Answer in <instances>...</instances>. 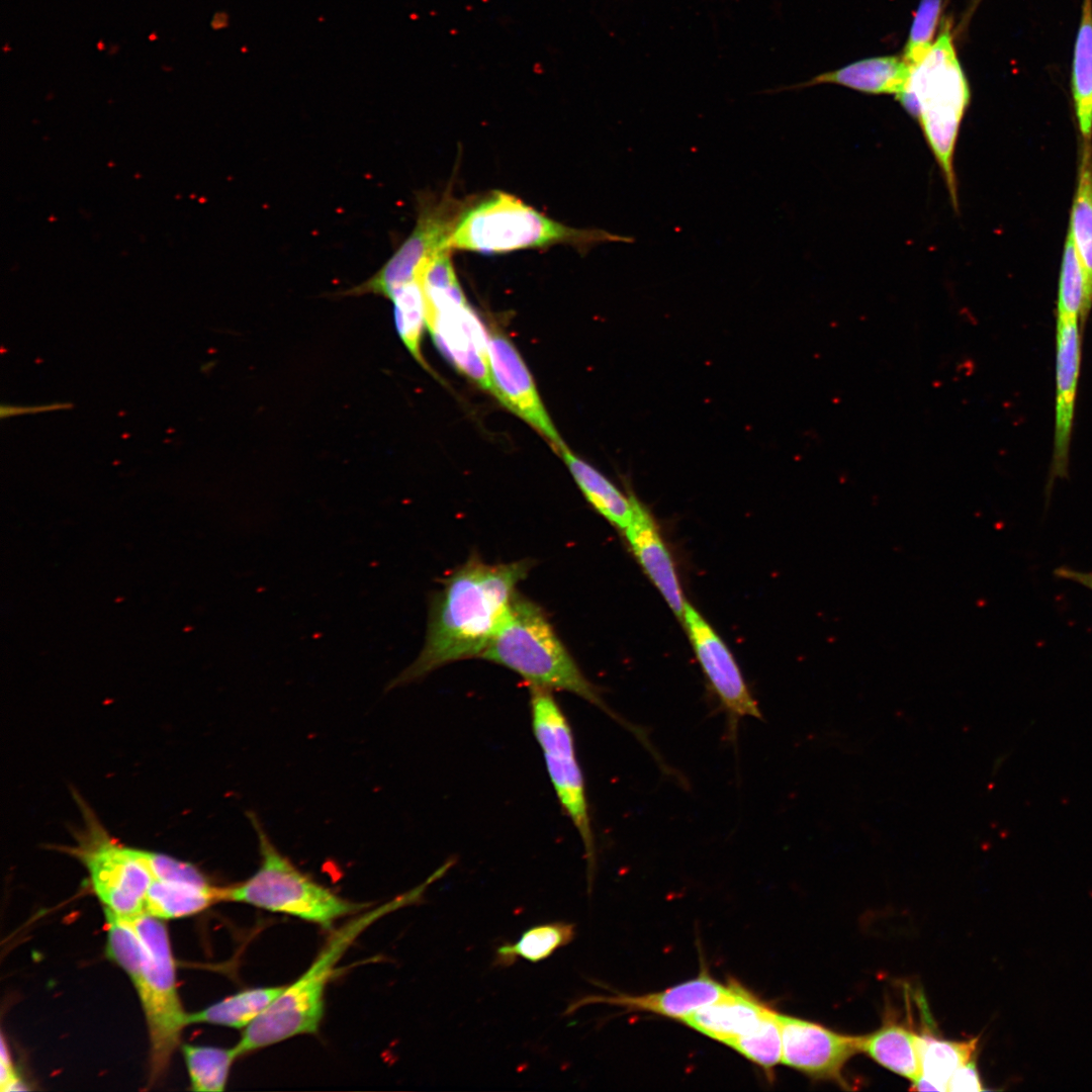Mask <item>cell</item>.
<instances>
[{
  "label": "cell",
  "instance_id": "obj_1",
  "mask_svg": "<svg viewBox=\"0 0 1092 1092\" xmlns=\"http://www.w3.org/2000/svg\"><path fill=\"white\" fill-rule=\"evenodd\" d=\"M531 566L526 559L488 564L471 557L455 569L431 601L423 649L389 689L423 678L447 663L479 657Z\"/></svg>",
  "mask_w": 1092,
  "mask_h": 1092
},
{
  "label": "cell",
  "instance_id": "obj_2",
  "mask_svg": "<svg viewBox=\"0 0 1092 1092\" xmlns=\"http://www.w3.org/2000/svg\"><path fill=\"white\" fill-rule=\"evenodd\" d=\"M438 869L414 889L359 913L334 929L308 968L281 993L242 1033L234 1046L238 1057L296 1035L316 1033L325 1014L327 988L338 963L349 947L383 916L422 900L427 888L443 877Z\"/></svg>",
  "mask_w": 1092,
  "mask_h": 1092
},
{
  "label": "cell",
  "instance_id": "obj_3",
  "mask_svg": "<svg viewBox=\"0 0 1092 1092\" xmlns=\"http://www.w3.org/2000/svg\"><path fill=\"white\" fill-rule=\"evenodd\" d=\"M482 659L503 665L521 675L530 687L574 694L603 710L646 741L641 729L622 720L603 700L598 688L582 673L563 645L543 610L517 594L492 636Z\"/></svg>",
  "mask_w": 1092,
  "mask_h": 1092
},
{
  "label": "cell",
  "instance_id": "obj_4",
  "mask_svg": "<svg viewBox=\"0 0 1092 1092\" xmlns=\"http://www.w3.org/2000/svg\"><path fill=\"white\" fill-rule=\"evenodd\" d=\"M898 102L920 124L940 168L956 210L959 207L953 159L960 127L971 101V89L957 57L950 22L926 56L912 67Z\"/></svg>",
  "mask_w": 1092,
  "mask_h": 1092
},
{
  "label": "cell",
  "instance_id": "obj_5",
  "mask_svg": "<svg viewBox=\"0 0 1092 1092\" xmlns=\"http://www.w3.org/2000/svg\"><path fill=\"white\" fill-rule=\"evenodd\" d=\"M630 236L602 229H574L555 221L519 198L493 191L466 204L447 249L497 254L557 244L586 250L603 243H634Z\"/></svg>",
  "mask_w": 1092,
  "mask_h": 1092
},
{
  "label": "cell",
  "instance_id": "obj_6",
  "mask_svg": "<svg viewBox=\"0 0 1092 1092\" xmlns=\"http://www.w3.org/2000/svg\"><path fill=\"white\" fill-rule=\"evenodd\" d=\"M250 819L258 838L259 867L247 880L222 888L221 901L286 914L326 929L363 908L301 872L273 844L254 814Z\"/></svg>",
  "mask_w": 1092,
  "mask_h": 1092
},
{
  "label": "cell",
  "instance_id": "obj_7",
  "mask_svg": "<svg viewBox=\"0 0 1092 1092\" xmlns=\"http://www.w3.org/2000/svg\"><path fill=\"white\" fill-rule=\"evenodd\" d=\"M422 284L426 326L437 348L461 373L492 393L489 332L469 305L448 252L429 263Z\"/></svg>",
  "mask_w": 1092,
  "mask_h": 1092
},
{
  "label": "cell",
  "instance_id": "obj_8",
  "mask_svg": "<svg viewBox=\"0 0 1092 1092\" xmlns=\"http://www.w3.org/2000/svg\"><path fill=\"white\" fill-rule=\"evenodd\" d=\"M124 918L135 929L144 946L143 967L134 987L149 1027L151 1075L156 1080L168 1067L181 1030L188 1024L187 1014L178 997L174 961L165 925L160 918L147 911Z\"/></svg>",
  "mask_w": 1092,
  "mask_h": 1092
},
{
  "label": "cell",
  "instance_id": "obj_9",
  "mask_svg": "<svg viewBox=\"0 0 1092 1092\" xmlns=\"http://www.w3.org/2000/svg\"><path fill=\"white\" fill-rule=\"evenodd\" d=\"M530 695L533 731L558 801L582 841L590 884L596 868L595 837L572 730L550 690L530 687Z\"/></svg>",
  "mask_w": 1092,
  "mask_h": 1092
},
{
  "label": "cell",
  "instance_id": "obj_10",
  "mask_svg": "<svg viewBox=\"0 0 1092 1092\" xmlns=\"http://www.w3.org/2000/svg\"><path fill=\"white\" fill-rule=\"evenodd\" d=\"M82 809L85 828L77 835V845L66 850L86 867L92 888L106 908L122 917L145 911L146 895L154 878L138 848L121 844L87 806Z\"/></svg>",
  "mask_w": 1092,
  "mask_h": 1092
},
{
  "label": "cell",
  "instance_id": "obj_11",
  "mask_svg": "<svg viewBox=\"0 0 1092 1092\" xmlns=\"http://www.w3.org/2000/svg\"><path fill=\"white\" fill-rule=\"evenodd\" d=\"M465 206L449 194L422 201L416 225L396 252L374 275L342 295L389 298L398 287L421 279L428 264L441 252L449 251L448 240Z\"/></svg>",
  "mask_w": 1092,
  "mask_h": 1092
},
{
  "label": "cell",
  "instance_id": "obj_12",
  "mask_svg": "<svg viewBox=\"0 0 1092 1092\" xmlns=\"http://www.w3.org/2000/svg\"><path fill=\"white\" fill-rule=\"evenodd\" d=\"M682 623L698 661L727 714L729 729L734 735L741 718L762 717L758 705L729 648L689 602L686 603Z\"/></svg>",
  "mask_w": 1092,
  "mask_h": 1092
},
{
  "label": "cell",
  "instance_id": "obj_13",
  "mask_svg": "<svg viewBox=\"0 0 1092 1092\" xmlns=\"http://www.w3.org/2000/svg\"><path fill=\"white\" fill-rule=\"evenodd\" d=\"M488 360L492 393L545 438L555 452L560 453L565 444L541 400L522 356L502 332H489Z\"/></svg>",
  "mask_w": 1092,
  "mask_h": 1092
},
{
  "label": "cell",
  "instance_id": "obj_14",
  "mask_svg": "<svg viewBox=\"0 0 1092 1092\" xmlns=\"http://www.w3.org/2000/svg\"><path fill=\"white\" fill-rule=\"evenodd\" d=\"M782 1033V1062L815 1079L845 1085L842 1070L860 1052L861 1036L830 1030L818 1023L778 1013Z\"/></svg>",
  "mask_w": 1092,
  "mask_h": 1092
},
{
  "label": "cell",
  "instance_id": "obj_15",
  "mask_svg": "<svg viewBox=\"0 0 1092 1092\" xmlns=\"http://www.w3.org/2000/svg\"><path fill=\"white\" fill-rule=\"evenodd\" d=\"M1081 343L1078 317H1060L1056 333V411L1051 475L1046 494L1056 478L1068 475L1069 448L1080 368Z\"/></svg>",
  "mask_w": 1092,
  "mask_h": 1092
},
{
  "label": "cell",
  "instance_id": "obj_16",
  "mask_svg": "<svg viewBox=\"0 0 1092 1092\" xmlns=\"http://www.w3.org/2000/svg\"><path fill=\"white\" fill-rule=\"evenodd\" d=\"M624 535L641 566L682 622L685 600L671 555L648 510L633 494V516Z\"/></svg>",
  "mask_w": 1092,
  "mask_h": 1092
},
{
  "label": "cell",
  "instance_id": "obj_17",
  "mask_svg": "<svg viewBox=\"0 0 1092 1092\" xmlns=\"http://www.w3.org/2000/svg\"><path fill=\"white\" fill-rule=\"evenodd\" d=\"M726 989L727 986L703 973L696 979L653 994L641 996L619 994L609 997L586 996L572 1002L567 1007L565 1014H570L586 1004L608 1003L684 1020L700 1008L716 1001Z\"/></svg>",
  "mask_w": 1092,
  "mask_h": 1092
},
{
  "label": "cell",
  "instance_id": "obj_18",
  "mask_svg": "<svg viewBox=\"0 0 1092 1092\" xmlns=\"http://www.w3.org/2000/svg\"><path fill=\"white\" fill-rule=\"evenodd\" d=\"M769 1008L742 987L728 985L716 1001L700 1008L682 1021L699 1032L728 1045L753 1029Z\"/></svg>",
  "mask_w": 1092,
  "mask_h": 1092
},
{
  "label": "cell",
  "instance_id": "obj_19",
  "mask_svg": "<svg viewBox=\"0 0 1092 1092\" xmlns=\"http://www.w3.org/2000/svg\"><path fill=\"white\" fill-rule=\"evenodd\" d=\"M912 67L901 57L883 56L859 60L835 71L822 73L809 81L787 89L819 84H837L869 94L900 93L906 86Z\"/></svg>",
  "mask_w": 1092,
  "mask_h": 1092
},
{
  "label": "cell",
  "instance_id": "obj_20",
  "mask_svg": "<svg viewBox=\"0 0 1092 1092\" xmlns=\"http://www.w3.org/2000/svg\"><path fill=\"white\" fill-rule=\"evenodd\" d=\"M559 455L593 508L623 531L633 516V493H623L609 478L575 455L566 445Z\"/></svg>",
  "mask_w": 1092,
  "mask_h": 1092
},
{
  "label": "cell",
  "instance_id": "obj_21",
  "mask_svg": "<svg viewBox=\"0 0 1092 1092\" xmlns=\"http://www.w3.org/2000/svg\"><path fill=\"white\" fill-rule=\"evenodd\" d=\"M1069 234L1084 277V317L1092 305V147L1084 141Z\"/></svg>",
  "mask_w": 1092,
  "mask_h": 1092
},
{
  "label": "cell",
  "instance_id": "obj_22",
  "mask_svg": "<svg viewBox=\"0 0 1092 1092\" xmlns=\"http://www.w3.org/2000/svg\"><path fill=\"white\" fill-rule=\"evenodd\" d=\"M860 1052L912 1082L920 1075L919 1034L903 1024L889 1021L861 1036Z\"/></svg>",
  "mask_w": 1092,
  "mask_h": 1092
},
{
  "label": "cell",
  "instance_id": "obj_23",
  "mask_svg": "<svg viewBox=\"0 0 1092 1092\" xmlns=\"http://www.w3.org/2000/svg\"><path fill=\"white\" fill-rule=\"evenodd\" d=\"M978 1038L951 1041L919 1035L920 1075L913 1082L917 1091H946L956 1070L973 1059Z\"/></svg>",
  "mask_w": 1092,
  "mask_h": 1092
},
{
  "label": "cell",
  "instance_id": "obj_24",
  "mask_svg": "<svg viewBox=\"0 0 1092 1092\" xmlns=\"http://www.w3.org/2000/svg\"><path fill=\"white\" fill-rule=\"evenodd\" d=\"M222 888L209 882L196 884L153 879L145 901V911L160 919L196 914L221 901Z\"/></svg>",
  "mask_w": 1092,
  "mask_h": 1092
},
{
  "label": "cell",
  "instance_id": "obj_25",
  "mask_svg": "<svg viewBox=\"0 0 1092 1092\" xmlns=\"http://www.w3.org/2000/svg\"><path fill=\"white\" fill-rule=\"evenodd\" d=\"M1071 88L1080 131L1092 134V0H1083L1074 44Z\"/></svg>",
  "mask_w": 1092,
  "mask_h": 1092
},
{
  "label": "cell",
  "instance_id": "obj_26",
  "mask_svg": "<svg viewBox=\"0 0 1092 1092\" xmlns=\"http://www.w3.org/2000/svg\"><path fill=\"white\" fill-rule=\"evenodd\" d=\"M283 988L284 986H267L242 990L203 1010L187 1014V1023H209L245 1029L265 1011Z\"/></svg>",
  "mask_w": 1092,
  "mask_h": 1092
},
{
  "label": "cell",
  "instance_id": "obj_27",
  "mask_svg": "<svg viewBox=\"0 0 1092 1092\" xmlns=\"http://www.w3.org/2000/svg\"><path fill=\"white\" fill-rule=\"evenodd\" d=\"M575 936V925L565 921L535 925L520 936L515 943H503L495 950L492 965L508 968L519 958L539 963L557 949L569 944Z\"/></svg>",
  "mask_w": 1092,
  "mask_h": 1092
},
{
  "label": "cell",
  "instance_id": "obj_28",
  "mask_svg": "<svg viewBox=\"0 0 1092 1092\" xmlns=\"http://www.w3.org/2000/svg\"><path fill=\"white\" fill-rule=\"evenodd\" d=\"M388 299L393 302L394 322L400 340L416 361L426 370H430L421 345L426 326L422 278L398 287Z\"/></svg>",
  "mask_w": 1092,
  "mask_h": 1092
},
{
  "label": "cell",
  "instance_id": "obj_29",
  "mask_svg": "<svg viewBox=\"0 0 1092 1092\" xmlns=\"http://www.w3.org/2000/svg\"><path fill=\"white\" fill-rule=\"evenodd\" d=\"M182 1052L192 1090L201 1092L224 1090L232 1064L239 1058L235 1048L183 1044Z\"/></svg>",
  "mask_w": 1092,
  "mask_h": 1092
},
{
  "label": "cell",
  "instance_id": "obj_30",
  "mask_svg": "<svg viewBox=\"0 0 1092 1092\" xmlns=\"http://www.w3.org/2000/svg\"><path fill=\"white\" fill-rule=\"evenodd\" d=\"M728 1045L763 1069H772L782 1062L783 1053L778 1013L769 1009L753 1029Z\"/></svg>",
  "mask_w": 1092,
  "mask_h": 1092
},
{
  "label": "cell",
  "instance_id": "obj_31",
  "mask_svg": "<svg viewBox=\"0 0 1092 1092\" xmlns=\"http://www.w3.org/2000/svg\"><path fill=\"white\" fill-rule=\"evenodd\" d=\"M107 925V956L136 983L144 962V946L135 929L128 921L105 908Z\"/></svg>",
  "mask_w": 1092,
  "mask_h": 1092
},
{
  "label": "cell",
  "instance_id": "obj_32",
  "mask_svg": "<svg viewBox=\"0 0 1092 1092\" xmlns=\"http://www.w3.org/2000/svg\"><path fill=\"white\" fill-rule=\"evenodd\" d=\"M1085 288L1080 262L1068 233L1059 282L1058 316L1084 321Z\"/></svg>",
  "mask_w": 1092,
  "mask_h": 1092
},
{
  "label": "cell",
  "instance_id": "obj_33",
  "mask_svg": "<svg viewBox=\"0 0 1092 1092\" xmlns=\"http://www.w3.org/2000/svg\"><path fill=\"white\" fill-rule=\"evenodd\" d=\"M941 7L942 0H920L902 55L911 67L917 65L929 52Z\"/></svg>",
  "mask_w": 1092,
  "mask_h": 1092
},
{
  "label": "cell",
  "instance_id": "obj_34",
  "mask_svg": "<svg viewBox=\"0 0 1092 1092\" xmlns=\"http://www.w3.org/2000/svg\"><path fill=\"white\" fill-rule=\"evenodd\" d=\"M138 852L154 879L196 884L208 883L206 877L191 863L178 860L163 853L142 849H138Z\"/></svg>",
  "mask_w": 1092,
  "mask_h": 1092
},
{
  "label": "cell",
  "instance_id": "obj_35",
  "mask_svg": "<svg viewBox=\"0 0 1092 1092\" xmlns=\"http://www.w3.org/2000/svg\"><path fill=\"white\" fill-rule=\"evenodd\" d=\"M982 1082L974 1059H971L952 1074L946 1091H981Z\"/></svg>",
  "mask_w": 1092,
  "mask_h": 1092
},
{
  "label": "cell",
  "instance_id": "obj_36",
  "mask_svg": "<svg viewBox=\"0 0 1092 1092\" xmlns=\"http://www.w3.org/2000/svg\"><path fill=\"white\" fill-rule=\"evenodd\" d=\"M1 1075L0 1084L2 1091L24 1090L25 1087L18 1079L7 1052L5 1041H1Z\"/></svg>",
  "mask_w": 1092,
  "mask_h": 1092
},
{
  "label": "cell",
  "instance_id": "obj_37",
  "mask_svg": "<svg viewBox=\"0 0 1092 1092\" xmlns=\"http://www.w3.org/2000/svg\"><path fill=\"white\" fill-rule=\"evenodd\" d=\"M1054 575L1060 579L1081 584L1092 590V571H1082L1063 565L1054 570Z\"/></svg>",
  "mask_w": 1092,
  "mask_h": 1092
},
{
  "label": "cell",
  "instance_id": "obj_38",
  "mask_svg": "<svg viewBox=\"0 0 1092 1092\" xmlns=\"http://www.w3.org/2000/svg\"><path fill=\"white\" fill-rule=\"evenodd\" d=\"M64 407H66L65 403H49V404H40V405H32V406L31 405L22 406V405H12V404H8V405L7 404H2L1 417L2 418H9V417H12V416H18V415H22V414H24V415H26V414H36V413H40V412L54 411V410H59V408H64Z\"/></svg>",
  "mask_w": 1092,
  "mask_h": 1092
},
{
  "label": "cell",
  "instance_id": "obj_39",
  "mask_svg": "<svg viewBox=\"0 0 1092 1092\" xmlns=\"http://www.w3.org/2000/svg\"><path fill=\"white\" fill-rule=\"evenodd\" d=\"M980 1L981 0H973V5L969 8V15L973 12V10L976 8Z\"/></svg>",
  "mask_w": 1092,
  "mask_h": 1092
}]
</instances>
